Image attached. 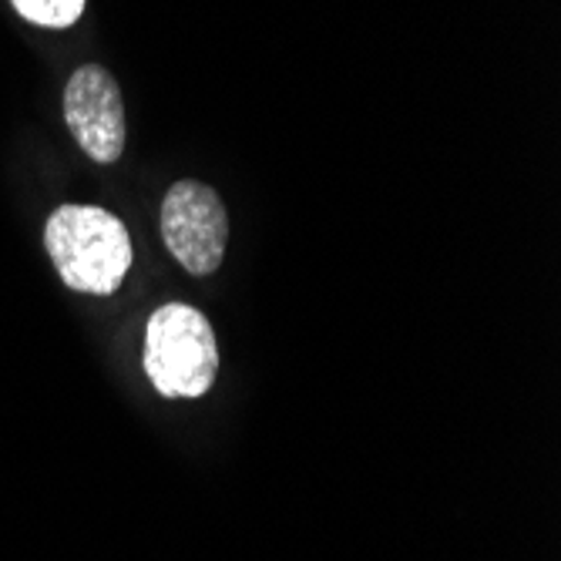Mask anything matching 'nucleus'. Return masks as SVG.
<instances>
[{
    "label": "nucleus",
    "mask_w": 561,
    "mask_h": 561,
    "mask_svg": "<svg viewBox=\"0 0 561 561\" xmlns=\"http://www.w3.org/2000/svg\"><path fill=\"white\" fill-rule=\"evenodd\" d=\"M11 8L37 27L47 31H65L81 21L88 0H11Z\"/></svg>",
    "instance_id": "39448f33"
},
{
    "label": "nucleus",
    "mask_w": 561,
    "mask_h": 561,
    "mask_svg": "<svg viewBox=\"0 0 561 561\" xmlns=\"http://www.w3.org/2000/svg\"><path fill=\"white\" fill-rule=\"evenodd\" d=\"M65 122L78 148L98 165H115L125 151L128 125L115 75L101 65L78 68L65 84Z\"/></svg>",
    "instance_id": "20e7f679"
},
{
    "label": "nucleus",
    "mask_w": 561,
    "mask_h": 561,
    "mask_svg": "<svg viewBox=\"0 0 561 561\" xmlns=\"http://www.w3.org/2000/svg\"><path fill=\"white\" fill-rule=\"evenodd\" d=\"M44 245L58 276L75 293L112 296L131 270V236L101 206H58L47 216Z\"/></svg>",
    "instance_id": "f257e3e1"
},
{
    "label": "nucleus",
    "mask_w": 561,
    "mask_h": 561,
    "mask_svg": "<svg viewBox=\"0 0 561 561\" xmlns=\"http://www.w3.org/2000/svg\"><path fill=\"white\" fill-rule=\"evenodd\" d=\"M162 239L192 276H213L229 242V216L213 185L182 179L162 198Z\"/></svg>",
    "instance_id": "7ed1b4c3"
},
{
    "label": "nucleus",
    "mask_w": 561,
    "mask_h": 561,
    "mask_svg": "<svg viewBox=\"0 0 561 561\" xmlns=\"http://www.w3.org/2000/svg\"><path fill=\"white\" fill-rule=\"evenodd\" d=\"M145 374L162 397L209 393L219 374L213 323L185 302L156 310L145 330Z\"/></svg>",
    "instance_id": "f03ea898"
}]
</instances>
